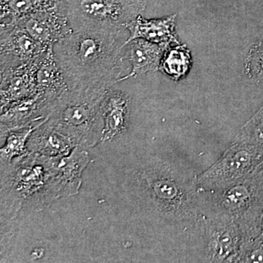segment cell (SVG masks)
I'll return each instance as SVG.
<instances>
[{
	"mask_svg": "<svg viewBox=\"0 0 263 263\" xmlns=\"http://www.w3.org/2000/svg\"><path fill=\"white\" fill-rule=\"evenodd\" d=\"M123 29H83L54 43L69 89L112 88L124 70Z\"/></svg>",
	"mask_w": 263,
	"mask_h": 263,
	"instance_id": "cell-1",
	"label": "cell"
},
{
	"mask_svg": "<svg viewBox=\"0 0 263 263\" xmlns=\"http://www.w3.org/2000/svg\"><path fill=\"white\" fill-rule=\"evenodd\" d=\"M197 176L178 164L153 159L134 170L132 184L150 212L167 222L195 228L202 216Z\"/></svg>",
	"mask_w": 263,
	"mask_h": 263,
	"instance_id": "cell-2",
	"label": "cell"
},
{
	"mask_svg": "<svg viewBox=\"0 0 263 263\" xmlns=\"http://www.w3.org/2000/svg\"><path fill=\"white\" fill-rule=\"evenodd\" d=\"M59 157L29 152L2 166V217L13 219L22 209L41 212L63 197L57 176Z\"/></svg>",
	"mask_w": 263,
	"mask_h": 263,
	"instance_id": "cell-3",
	"label": "cell"
},
{
	"mask_svg": "<svg viewBox=\"0 0 263 263\" xmlns=\"http://www.w3.org/2000/svg\"><path fill=\"white\" fill-rule=\"evenodd\" d=\"M111 88L67 89L57 99L47 122L77 146L91 148L101 141L103 103Z\"/></svg>",
	"mask_w": 263,
	"mask_h": 263,
	"instance_id": "cell-4",
	"label": "cell"
},
{
	"mask_svg": "<svg viewBox=\"0 0 263 263\" xmlns=\"http://www.w3.org/2000/svg\"><path fill=\"white\" fill-rule=\"evenodd\" d=\"M146 0H65L66 14L73 31L125 29L146 9Z\"/></svg>",
	"mask_w": 263,
	"mask_h": 263,
	"instance_id": "cell-5",
	"label": "cell"
},
{
	"mask_svg": "<svg viewBox=\"0 0 263 263\" xmlns=\"http://www.w3.org/2000/svg\"><path fill=\"white\" fill-rule=\"evenodd\" d=\"M262 154L263 151L250 145L233 142L215 163L197 175L198 190H220L247 177L255 171Z\"/></svg>",
	"mask_w": 263,
	"mask_h": 263,
	"instance_id": "cell-6",
	"label": "cell"
},
{
	"mask_svg": "<svg viewBox=\"0 0 263 263\" xmlns=\"http://www.w3.org/2000/svg\"><path fill=\"white\" fill-rule=\"evenodd\" d=\"M195 229L202 237L203 262H238L246 238L238 224L202 216Z\"/></svg>",
	"mask_w": 263,
	"mask_h": 263,
	"instance_id": "cell-7",
	"label": "cell"
},
{
	"mask_svg": "<svg viewBox=\"0 0 263 263\" xmlns=\"http://www.w3.org/2000/svg\"><path fill=\"white\" fill-rule=\"evenodd\" d=\"M57 99L44 93L37 92L32 97L10 104L1 112V146L9 132L32 125H41L46 122Z\"/></svg>",
	"mask_w": 263,
	"mask_h": 263,
	"instance_id": "cell-8",
	"label": "cell"
},
{
	"mask_svg": "<svg viewBox=\"0 0 263 263\" xmlns=\"http://www.w3.org/2000/svg\"><path fill=\"white\" fill-rule=\"evenodd\" d=\"M1 70L37 61L50 48L15 24H0Z\"/></svg>",
	"mask_w": 263,
	"mask_h": 263,
	"instance_id": "cell-9",
	"label": "cell"
},
{
	"mask_svg": "<svg viewBox=\"0 0 263 263\" xmlns=\"http://www.w3.org/2000/svg\"><path fill=\"white\" fill-rule=\"evenodd\" d=\"M4 24L18 26L48 47L53 46L54 43L73 32L66 14L65 4L60 8L27 15L12 24Z\"/></svg>",
	"mask_w": 263,
	"mask_h": 263,
	"instance_id": "cell-10",
	"label": "cell"
},
{
	"mask_svg": "<svg viewBox=\"0 0 263 263\" xmlns=\"http://www.w3.org/2000/svg\"><path fill=\"white\" fill-rule=\"evenodd\" d=\"M41 59L1 70V112L10 104L32 97L37 92L36 76Z\"/></svg>",
	"mask_w": 263,
	"mask_h": 263,
	"instance_id": "cell-11",
	"label": "cell"
},
{
	"mask_svg": "<svg viewBox=\"0 0 263 263\" xmlns=\"http://www.w3.org/2000/svg\"><path fill=\"white\" fill-rule=\"evenodd\" d=\"M176 14L160 19L143 18L141 15L126 24L125 29L129 30V36L124 47L128 43L135 39L146 40L149 42L171 46V44H179L175 32Z\"/></svg>",
	"mask_w": 263,
	"mask_h": 263,
	"instance_id": "cell-12",
	"label": "cell"
},
{
	"mask_svg": "<svg viewBox=\"0 0 263 263\" xmlns=\"http://www.w3.org/2000/svg\"><path fill=\"white\" fill-rule=\"evenodd\" d=\"M129 113V97L119 90L109 89L103 103L101 141H112L126 130Z\"/></svg>",
	"mask_w": 263,
	"mask_h": 263,
	"instance_id": "cell-13",
	"label": "cell"
},
{
	"mask_svg": "<svg viewBox=\"0 0 263 263\" xmlns=\"http://www.w3.org/2000/svg\"><path fill=\"white\" fill-rule=\"evenodd\" d=\"M76 146L69 137L57 130L47 121L33 132L27 142L29 152L47 157H65Z\"/></svg>",
	"mask_w": 263,
	"mask_h": 263,
	"instance_id": "cell-14",
	"label": "cell"
},
{
	"mask_svg": "<svg viewBox=\"0 0 263 263\" xmlns=\"http://www.w3.org/2000/svg\"><path fill=\"white\" fill-rule=\"evenodd\" d=\"M89 160L87 151L81 146H76L69 155L59 157L57 176L63 197L73 196L79 193L82 183V174Z\"/></svg>",
	"mask_w": 263,
	"mask_h": 263,
	"instance_id": "cell-15",
	"label": "cell"
},
{
	"mask_svg": "<svg viewBox=\"0 0 263 263\" xmlns=\"http://www.w3.org/2000/svg\"><path fill=\"white\" fill-rule=\"evenodd\" d=\"M126 46L129 48L128 57L132 64V70L128 75L121 78L119 82L151 71L160 70L162 57L169 47L143 39L133 40Z\"/></svg>",
	"mask_w": 263,
	"mask_h": 263,
	"instance_id": "cell-16",
	"label": "cell"
},
{
	"mask_svg": "<svg viewBox=\"0 0 263 263\" xmlns=\"http://www.w3.org/2000/svg\"><path fill=\"white\" fill-rule=\"evenodd\" d=\"M37 92H42L59 98L69 89L65 76L50 48L40 61L37 70Z\"/></svg>",
	"mask_w": 263,
	"mask_h": 263,
	"instance_id": "cell-17",
	"label": "cell"
},
{
	"mask_svg": "<svg viewBox=\"0 0 263 263\" xmlns=\"http://www.w3.org/2000/svg\"><path fill=\"white\" fill-rule=\"evenodd\" d=\"M65 0H0L1 24H12L18 19L37 12L54 9L65 4Z\"/></svg>",
	"mask_w": 263,
	"mask_h": 263,
	"instance_id": "cell-18",
	"label": "cell"
},
{
	"mask_svg": "<svg viewBox=\"0 0 263 263\" xmlns=\"http://www.w3.org/2000/svg\"><path fill=\"white\" fill-rule=\"evenodd\" d=\"M192 65V57L186 45L169 46L164 52L160 70L174 81H179L188 73Z\"/></svg>",
	"mask_w": 263,
	"mask_h": 263,
	"instance_id": "cell-19",
	"label": "cell"
},
{
	"mask_svg": "<svg viewBox=\"0 0 263 263\" xmlns=\"http://www.w3.org/2000/svg\"><path fill=\"white\" fill-rule=\"evenodd\" d=\"M40 126L41 125H32L8 133L4 143L0 148L1 167L9 164L15 158L23 157L29 153L27 148V142L33 132Z\"/></svg>",
	"mask_w": 263,
	"mask_h": 263,
	"instance_id": "cell-20",
	"label": "cell"
},
{
	"mask_svg": "<svg viewBox=\"0 0 263 263\" xmlns=\"http://www.w3.org/2000/svg\"><path fill=\"white\" fill-rule=\"evenodd\" d=\"M233 142L245 143L263 151V105L240 128Z\"/></svg>",
	"mask_w": 263,
	"mask_h": 263,
	"instance_id": "cell-21",
	"label": "cell"
},
{
	"mask_svg": "<svg viewBox=\"0 0 263 263\" xmlns=\"http://www.w3.org/2000/svg\"><path fill=\"white\" fill-rule=\"evenodd\" d=\"M245 70L246 73L254 82L263 86V40L249 50Z\"/></svg>",
	"mask_w": 263,
	"mask_h": 263,
	"instance_id": "cell-22",
	"label": "cell"
},
{
	"mask_svg": "<svg viewBox=\"0 0 263 263\" xmlns=\"http://www.w3.org/2000/svg\"><path fill=\"white\" fill-rule=\"evenodd\" d=\"M262 224H263V221H262Z\"/></svg>",
	"mask_w": 263,
	"mask_h": 263,
	"instance_id": "cell-23",
	"label": "cell"
}]
</instances>
